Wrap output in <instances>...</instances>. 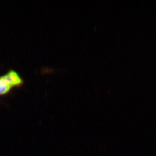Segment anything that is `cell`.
<instances>
[{"instance_id": "6da1fadb", "label": "cell", "mask_w": 156, "mask_h": 156, "mask_svg": "<svg viewBox=\"0 0 156 156\" xmlns=\"http://www.w3.org/2000/svg\"><path fill=\"white\" fill-rule=\"evenodd\" d=\"M23 80L16 71L11 70L0 77V95L7 93L13 87L20 86Z\"/></svg>"}]
</instances>
